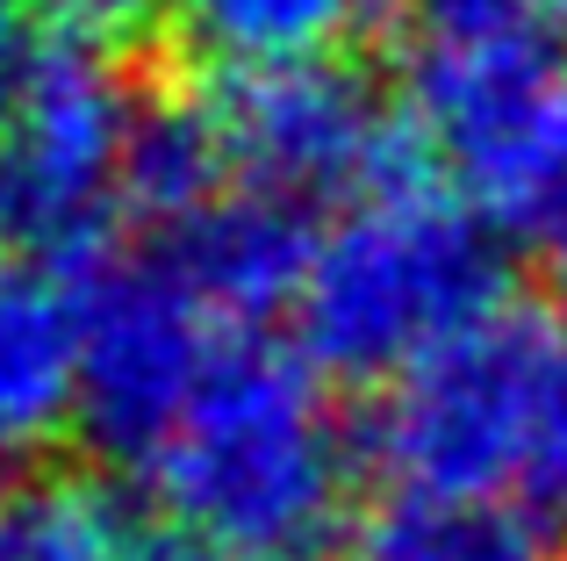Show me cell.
Masks as SVG:
<instances>
[{
  "label": "cell",
  "instance_id": "1",
  "mask_svg": "<svg viewBox=\"0 0 567 561\" xmlns=\"http://www.w3.org/2000/svg\"><path fill=\"white\" fill-rule=\"evenodd\" d=\"M144 468L173 533L223 561H331L352 548L360 447L295 346L230 338Z\"/></svg>",
  "mask_w": 567,
  "mask_h": 561
},
{
  "label": "cell",
  "instance_id": "2",
  "mask_svg": "<svg viewBox=\"0 0 567 561\" xmlns=\"http://www.w3.org/2000/svg\"><path fill=\"white\" fill-rule=\"evenodd\" d=\"M402 123L496 231L567 202V29L539 0H402Z\"/></svg>",
  "mask_w": 567,
  "mask_h": 561
},
{
  "label": "cell",
  "instance_id": "3",
  "mask_svg": "<svg viewBox=\"0 0 567 561\" xmlns=\"http://www.w3.org/2000/svg\"><path fill=\"white\" fill-rule=\"evenodd\" d=\"M367 453L402 497L517 504L567 490V309L503 295L381 389Z\"/></svg>",
  "mask_w": 567,
  "mask_h": 561
},
{
  "label": "cell",
  "instance_id": "4",
  "mask_svg": "<svg viewBox=\"0 0 567 561\" xmlns=\"http://www.w3.org/2000/svg\"><path fill=\"white\" fill-rule=\"evenodd\" d=\"M488 303H503L496 224L416 159L317 238L295 295V353L338 381H395Z\"/></svg>",
  "mask_w": 567,
  "mask_h": 561
},
{
  "label": "cell",
  "instance_id": "5",
  "mask_svg": "<svg viewBox=\"0 0 567 561\" xmlns=\"http://www.w3.org/2000/svg\"><path fill=\"white\" fill-rule=\"evenodd\" d=\"M152 101L115 51H43L37 86L0 130V245L51 274L109 267L101 238L130 216V144Z\"/></svg>",
  "mask_w": 567,
  "mask_h": 561
},
{
  "label": "cell",
  "instance_id": "6",
  "mask_svg": "<svg viewBox=\"0 0 567 561\" xmlns=\"http://www.w3.org/2000/svg\"><path fill=\"white\" fill-rule=\"evenodd\" d=\"M202 109L223 137L230 181L251 195L295 202V210H317V202L346 210L424 159L402 109H388L352 58L216 72Z\"/></svg>",
  "mask_w": 567,
  "mask_h": 561
},
{
  "label": "cell",
  "instance_id": "7",
  "mask_svg": "<svg viewBox=\"0 0 567 561\" xmlns=\"http://www.w3.org/2000/svg\"><path fill=\"white\" fill-rule=\"evenodd\" d=\"M86 303V381L80 432L109 461H152L202 396L208 367L230 346V324L187 288L166 259L152 267H94L80 288Z\"/></svg>",
  "mask_w": 567,
  "mask_h": 561
},
{
  "label": "cell",
  "instance_id": "8",
  "mask_svg": "<svg viewBox=\"0 0 567 561\" xmlns=\"http://www.w3.org/2000/svg\"><path fill=\"white\" fill-rule=\"evenodd\" d=\"M317 238L323 231H309V210L230 187L223 202H208L194 224H181L166 238V267L230 332H251L274 309H295V295L309 280V259H317Z\"/></svg>",
  "mask_w": 567,
  "mask_h": 561
},
{
  "label": "cell",
  "instance_id": "9",
  "mask_svg": "<svg viewBox=\"0 0 567 561\" xmlns=\"http://www.w3.org/2000/svg\"><path fill=\"white\" fill-rule=\"evenodd\" d=\"M86 303L51 267H0V453H37L80 425Z\"/></svg>",
  "mask_w": 567,
  "mask_h": 561
},
{
  "label": "cell",
  "instance_id": "10",
  "mask_svg": "<svg viewBox=\"0 0 567 561\" xmlns=\"http://www.w3.org/2000/svg\"><path fill=\"white\" fill-rule=\"evenodd\" d=\"M346 561H567L525 504H439L395 497L352 533Z\"/></svg>",
  "mask_w": 567,
  "mask_h": 561
},
{
  "label": "cell",
  "instance_id": "11",
  "mask_svg": "<svg viewBox=\"0 0 567 561\" xmlns=\"http://www.w3.org/2000/svg\"><path fill=\"white\" fill-rule=\"evenodd\" d=\"M144 519L94 476H37L0 497V561H144Z\"/></svg>",
  "mask_w": 567,
  "mask_h": 561
},
{
  "label": "cell",
  "instance_id": "12",
  "mask_svg": "<svg viewBox=\"0 0 567 561\" xmlns=\"http://www.w3.org/2000/svg\"><path fill=\"white\" fill-rule=\"evenodd\" d=\"M381 0H181V29L194 51L223 72L237 65H288V58H338Z\"/></svg>",
  "mask_w": 567,
  "mask_h": 561
},
{
  "label": "cell",
  "instance_id": "13",
  "mask_svg": "<svg viewBox=\"0 0 567 561\" xmlns=\"http://www.w3.org/2000/svg\"><path fill=\"white\" fill-rule=\"evenodd\" d=\"M230 159H223V137L208 123L202 94L187 101H152L137 123V144H130V216H144L152 231H181L208 202L230 195Z\"/></svg>",
  "mask_w": 567,
  "mask_h": 561
},
{
  "label": "cell",
  "instance_id": "14",
  "mask_svg": "<svg viewBox=\"0 0 567 561\" xmlns=\"http://www.w3.org/2000/svg\"><path fill=\"white\" fill-rule=\"evenodd\" d=\"M37 22H51L65 43H86V51H130L144 43L166 14H181V0H29Z\"/></svg>",
  "mask_w": 567,
  "mask_h": 561
},
{
  "label": "cell",
  "instance_id": "15",
  "mask_svg": "<svg viewBox=\"0 0 567 561\" xmlns=\"http://www.w3.org/2000/svg\"><path fill=\"white\" fill-rule=\"evenodd\" d=\"M37 8L29 0H0V130L14 123V109H22V94L37 86Z\"/></svg>",
  "mask_w": 567,
  "mask_h": 561
},
{
  "label": "cell",
  "instance_id": "16",
  "mask_svg": "<svg viewBox=\"0 0 567 561\" xmlns=\"http://www.w3.org/2000/svg\"><path fill=\"white\" fill-rule=\"evenodd\" d=\"M144 561H223V554H208L202 540H187V533H152V554Z\"/></svg>",
  "mask_w": 567,
  "mask_h": 561
},
{
  "label": "cell",
  "instance_id": "17",
  "mask_svg": "<svg viewBox=\"0 0 567 561\" xmlns=\"http://www.w3.org/2000/svg\"><path fill=\"white\" fill-rule=\"evenodd\" d=\"M546 245H554V280H560V295H567V202L554 210V224H546Z\"/></svg>",
  "mask_w": 567,
  "mask_h": 561
},
{
  "label": "cell",
  "instance_id": "18",
  "mask_svg": "<svg viewBox=\"0 0 567 561\" xmlns=\"http://www.w3.org/2000/svg\"><path fill=\"white\" fill-rule=\"evenodd\" d=\"M539 8H546V14H554V22L567 29V0H539Z\"/></svg>",
  "mask_w": 567,
  "mask_h": 561
}]
</instances>
